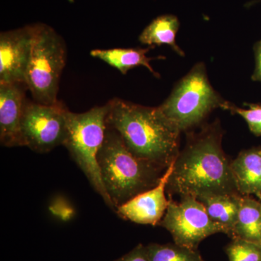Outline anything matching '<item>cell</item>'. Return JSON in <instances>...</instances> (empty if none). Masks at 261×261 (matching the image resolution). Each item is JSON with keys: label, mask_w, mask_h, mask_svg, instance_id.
I'll return each mask as SVG.
<instances>
[{"label": "cell", "mask_w": 261, "mask_h": 261, "mask_svg": "<svg viewBox=\"0 0 261 261\" xmlns=\"http://www.w3.org/2000/svg\"><path fill=\"white\" fill-rule=\"evenodd\" d=\"M187 133L186 146L175 161L166 186L168 195L197 200L211 195H240L231 161L222 148L224 130L219 121Z\"/></svg>", "instance_id": "cell-1"}, {"label": "cell", "mask_w": 261, "mask_h": 261, "mask_svg": "<svg viewBox=\"0 0 261 261\" xmlns=\"http://www.w3.org/2000/svg\"><path fill=\"white\" fill-rule=\"evenodd\" d=\"M107 126L119 134L135 155L166 171L177 159L181 132L159 107L113 98L108 102Z\"/></svg>", "instance_id": "cell-2"}, {"label": "cell", "mask_w": 261, "mask_h": 261, "mask_svg": "<svg viewBox=\"0 0 261 261\" xmlns=\"http://www.w3.org/2000/svg\"><path fill=\"white\" fill-rule=\"evenodd\" d=\"M97 161L105 188L117 207L159 185L166 172L137 158L116 130L107 126Z\"/></svg>", "instance_id": "cell-3"}, {"label": "cell", "mask_w": 261, "mask_h": 261, "mask_svg": "<svg viewBox=\"0 0 261 261\" xmlns=\"http://www.w3.org/2000/svg\"><path fill=\"white\" fill-rule=\"evenodd\" d=\"M228 104L211 85L205 65L198 63L178 81L159 108L181 133L201 126L214 110L226 111Z\"/></svg>", "instance_id": "cell-4"}, {"label": "cell", "mask_w": 261, "mask_h": 261, "mask_svg": "<svg viewBox=\"0 0 261 261\" xmlns=\"http://www.w3.org/2000/svg\"><path fill=\"white\" fill-rule=\"evenodd\" d=\"M108 104L96 106L85 113L67 114L66 134L63 145L80 166L94 190L102 197L108 206L115 211L105 188L97 154L106 136Z\"/></svg>", "instance_id": "cell-5"}, {"label": "cell", "mask_w": 261, "mask_h": 261, "mask_svg": "<svg viewBox=\"0 0 261 261\" xmlns=\"http://www.w3.org/2000/svg\"><path fill=\"white\" fill-rule=\"evenodd\" d=\"M67 51L63 38L44 23H34L32 55L25 85L34 102L42 105L58 102L62 72L66 64Z\"/></svg>", "instance_id": "cell-6"}, {"label": "cell", "mask_w": 261, "mask_h": 261, "mask_svg": "<svg viewBox=\"0 0 261 261\" xmlns=\"http://www.w3.org/2000/svg\"><path fill=\"white\" fill-rule=\"evenodd\" d=\"M68 111L59 100L49 106L27 100L20 126L23 146L45 153L63 145Z\"/></svg>", "instance_id": "cell-7"}, {"label": "cell", "mask_w": 261, "mask_h": 261, "mask_svg": "<svg viewBox=\"0 0 261 261\" xmlns=\"http://www.w3.org/2000/svg\"><path fill=\"white\" fill-rule=\"evenodd\" d=\"M159 226L169 231L174 243L197 250L202 240L215 233H223L197 199L181 197L179 202L169 199L166 214Z\"/></svg>", "instance_id": "cell-8"}, {"label": "cell", "mask_w": 261, "mask_h": 261, "mask_svg": "<svg viewBox=\"0 0 261 261\" xmlns=\"http://www.w3.org/2000/svg\"><path fill=\"white\" fill-rule=\"evenodd\" d=\"M34 24L0 34V84H25Z\"/></svg>", "instance_id": "cell-9"}, {"label": "cell", "mask_w": 261, "mask_h": 261, "mask_svg": "<svg viewBox=\"0 0 261 261\" xmlns=\"http://www.w3.org/2000/svg\"><path fill=\"white\" fill-rule=\"evenodd\" d=\"M174 163L167 168L157 186L117 207L116 212L118 216L136 224L159 225L166 214L169 202L166 196V186L173 172Z\"/></svg>", "instance_id": "cell-10"}, {"label": "cell", "mask_w": 261, "mask_h": 261, "mask_svg": "<svg viewBox=\"0 0 261 261\" xmlns=\"http://www.w3.org/2000/svg\"><path fill=\"white\" fill-rule=\"evenodd\" d=\"M27 89L25 84H0V141L5 147L23 146L20 126Z\"/></svg>", "instance_id": "cell-11"}, {"label": "cell", "mask_w": 261, "mask_h": 261, "mask_svg": "<svg viewBox=\"0 0 261 261\" xmlns=\"http://www.w3.org/2000/svg\"><path fill=\"white\" fill-rule=\"evenodd\" d=\"M231 168L239 193L261 200V147L241 151L231 161Z\"/></svg>", "instance_id": "cell-12"}, {"label": "cell", "mask_w": 261, "mask_h": 261, "mask_svg": "<svg viewBox=\"0 0 261 261\" xmlns=\"http://www.w3.org/2000/svg\"><path fill=\"white\" fill-rule=\"evenodd\" d=\"M153 47L147 48H115L110 49H93L90 51V56L101 60L113 68L119 70L123 75L133 69L135 67L144 66L154 76L160 78V74L153 69L150 61L154 59H161L164 57L149 58L147 53Z\"/></svg>", "instance_id": "cell-13"}, {"label": "cell", "mask_w": 261, "mask_h": 261, "mask_svg": "<svg viewBox=\"0 0 261 261\" xmlns=\"http://www.w3.org/2000/svg\"><path fill=\"white\" fill-rule=\"evenodd\" d=\"M242 196L211 195L198 200L205 207L211 219L221 227L223 233L231 238L238 220Z\"/></svg>", "instance_id": "cell-14"}, {"label": "cell", "mask_w": 261, "mask_h": 261, "mask_svg": "<svg viewBox=\"0 0 261 261\" xmlns=\"http://www.w3.org/2000/svg\"><path fill=\"white\" fill-rule=\"evenodd\" d=\"M179 20L173 15H163L154 18L140 34L142 44L153 46L168 45L176 54L185 57V51L176 44V34L179 29Z\"/></svg>", "instance_id": "cell-15"}, {"label": "cell", "mask_w": 261, "mask_h": 261, "mask_svg": "<svg viewBox=\"0 0 261 261\" xmlns=\"http://www.w3.org/2000/svg\"><path fill=\"white\" fill-rule=\"evenodd\" d=\"M241 239L261 245V201L242 196L232 239Z\"/></svg>", "instance_id": "cell-16"}, {"label": "cell", "mask_w": 261, "mask_h": 261, "mask_svg": "<svg viewBox=\"0 0 261 261\" xmlns=\"http://www.w3.org/2000/svg\"><path fill=\"white\" fill-rule=\"evenodd\" d=\"M150 261H204L198 250L176 243H152L146 246Z\"/></svg>", "instance_id": "cell-17"}, {"label": "cell", "mask_w": 261, "mask_h": 261, "mask_svg": "<svg viewBox=\"0 0 261 261\" xmlns=\"http://www.w3.org/2000/svg\"><path fill=\"white\" fill-rule=\"evenodd\" d=\"M225 252L228 261H261V245L241 239H232Z\"/></svg>", "instance_id": "cell-18"}, {"label": "cell", "mask_w": 261, "mask_h": 261, "mask_svg": "<svg viewBox=\"0 0 261 261\" xmlns=\"http://www.w3.org/2000/svg\"><path fill=\"white\" fill-rule=\"evenodd\" d=\"M245 106L248 108L243 109L229 102L226 111L241 116L246 121L250 132L257 137H261V105L245 103Z\"/></svg>", "instance_id": "cell-19"}, {"label": "cell", "mask_w": 261, "mask_h": 261, "mask_svg": "<svg viewBox=\"0 0 261 261\" xmlns=\"http://www.w3.org/2000/svg\"><path fill=\"white\" fill-rule=\"evenodd\" d=\"M114 261H150L145 245L140 244L133 250Z\"/></svg>", "instance_id": "cell-20"}, {"label": "cell", "mask_w": 261, "mask_h": 261, "mask_svg": "<svg viewBox=\"0 0 261 261\" xmlns=\"http://www.w3.org/2000/svg\"><path fill=\"white\" fill-rule=\"evenodd\" d=\"M255 66L252 75L253 82H261V39L255 43L253 47Z\"/></svg>", "instance_id": "cell-21"}, {"label": "cell", "mask_w": 261, "mask_h": 261, "mask_svg": "<svg viewBox=\"0 0 261 261\" xmlns=\"http://www.w3.org/2000/svg\"><path fill=\"white\" fill-rule=\"evenodd\" d=\"M261 201V200H260Z\"/></svg>", "instance_id": "cell-22"}]
</instances>
